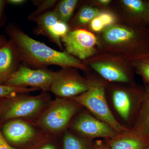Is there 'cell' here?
Returning a JSON list of instances; mask_svg holds the SVG:
<instances>
[{
  "label": "cell",
  "instance_id": "obj_1",
  "mask_svg": "<svg viewBox=\"0 0 149 149\" xmlns=\"http://www.w3.org/2000/svg\"><path fill=\"white\" fill-rule=\"evenodd\" d=\"M7 35L13 42L22 61L39 69L50 65L63 68L73 67L84 70L82 62L65 51L59 52L45 44L33 39L15 24L11 23L6 28Z\"/></svg>",
  "mask_w": 149,
  "mask_h": 149
},
{
  "label": "cell",
  "instance_id": "obj_2",
  "mask_svg": "<svg viewBox=\"0 0 149 149\" xmlns=\"http://www.w3.org/2000/svg\"><path fill=\"white\" fill-rule=\"evenodd\" d=\"M70 99L85 107L94 116L111 125L118 133L128 130L113 116L107 102L104 87L101 83L90 82L88 91Z\"/></svg>",
  "mask_w": 149,
  "mask_h": 149
},
{
  "label": "cell",
  "instance_id": "obj_3",
  "mask_svg": "<svg viewBox=\"0 0 149 149\" xmlns=\"http://www.w3.org/2000/svg\"><path fill=\"white\" fill-rule=\"evenodd\" d=\"M79 105L70 99H56L40 116L38 125L50 133L61 132L66 128L78 110Z\"/></svg>",
  "mask_w": 149,
  "mask_h": 149
},
{
  "label": "cell",
  "instance_id": "obj_4",
  "mask_svg": "<svg viewBox=\"0 0 149 149\" xmlns=\"http://www.w3.org/2000/svg\"><path fill=\"white\" fill-rule=\"evenodd\" d=\"M55 73L46 68L34 70L20 65L4 85L13 87L30 86L46 92L50 91Z\"/></svg>",
  "mask_w": 149,
  "mask_h": 149
},
{
  "label": "cell",
  "instance_id": "obj_5",
  "mask_svg": "<svg viewBox=\"0 0 149 149\" xmlns=\"http://www.w3.org/2000/svg\"><path fill=\"white\" fill-rule=\"evenodd\" d=\"M71 126L81 137L90 140L100 138L111 139L118 134L111 125L87 111L78 115Z\"/></svg>",
  "mask_w": 149,
  "mask_h": 149
},
{
  "label": "cell",
  "instance_id": "obj_6",
  "mask_svg": "<svg viewBox=\"0 0 149 149\" xmlns=\"http://www.w3.org/2000/svg\"><path fill=\"white\" fill-rule=\"evenodd\" d=\"M65 52L80 60H85L95 53L97 38L94 34L83 29L69 31L61 39Z\"/></svg>",
  "mask_w": 149,
  "mask_h": 149
},
{
  "label": "cell",
  "instance_id": "obj_7",
  "mask_svg": "<svg viewBox=\"0 0 149 149\" xmlns=\"http://www.w3.org/2000/svg\"><path fill=\"white\" fill-rule=\"evenodd\" d=\"M67 68L56 72L50 91L61 98L71 99L88 91L89 83Z\"/></svg>",
  "mask_w": 149,
  "mask_h": 149
},
{
  "label": "cell",
  "instance_id": "obj_8",
  "mask_svg": "<svg viewBox=\"0 0 149 149\" xmlns=\"http://www.w3.org/2000/svg\"><path fill=\"white\" fill-rule=\"evenodd\" d=\"M47 94L29 96L18 95L12 98L3 114L6 120L30 117L41 111L48 100Z\"/></svg>",
  "mask_w": 149,
  "mask_h": 149
},
{
  "label": "cell",
  "instance_id": "obj_9",
  "mask_svg": "<svg viewBox=\"0 0 149 149\" xmlns=\"http://www.w3.org/2000/svg\"><path fill=\"white\" fill-rule=\"evenodd\" d=\"M35 22L38 34L45 35L62 49L61 39L69 32L67 23L60 20L53 10L42 15Z\"/></svg>",
  "mask_w": 149,
  "mask_h": 149
},
{
  "label": "cell",
  "instance_id": "obj_10",
  "mask_svg": "<svg viewBox=\"0 0 149 149\" xmlns=\"http://www.w3.org/2000/svg\"><path fill=\"white\" fill-rule=\"evenodd\" d=\"M1 133L6 141L15 145L27 143L37 135L36 130L32 125L19 119L7 123Z\"/></svg>",
  "mask_w": 149,
  "mask_h": 149
},
{
  "label": "cell",
  "instance_id": "obj_11",
  "mask_svg": "<svg viewBox=\"0 0 149 149\" xmlns=\"http://www.w3.org/2000/svg\"><path fill=\"white\" fill-rule=\"evenodd\" d=\"M22 61L13 42L10 39L0 47V83H4L15 72Z\"/></svg>",
  "mask_w": 149,
  "mask_h": 149
},
{
  "label": "cell",
  "instance_id": "obj_12",
  "mask_svg": "<svg viewBox=\"0 0 149 149\" xmlns=\"http://www.w3.org/2000/svg\"><path fill=\"white\" fill-rule=\"evenodd\" d=\"M142 94L133 97L130 93L123 90H116L113 92V107L123 120L128 121L133 116H135Z\"/></svg>",
  "mask_w": 149,
  "mask_h": 149
},
{
  "label": "cell",
  "instance_id": "obj_13",
  "mask_svg": "<svg viewBox=\"0 0 149 149\" xmlns=\"http://www.w3.org/2000/svg\"><path fill=\"white\" fill-rule=\"evenodd\" d=\"M104 39L107 42L113 44L133 43L144 49V39L141 33L133 29L120 26H109L104 32Z\"/></svg>",
  "mask_w": 149,
  "mask_h": 149
},
{
  "label": "cell",
  "instance_id": "obj_14",
  "mask_svg": "<svg viewBox=\"0 0 149 149\" xmlns=\"http://www.w3.org/2000/svg\"><path fill=\"white\" fill-rule=\"evenodd\" d=\"M149 141V139L128 129L110 139L107 146L109 149H147Z\"/></svg>",
  "mask_w": 149,
  "mask_h": 149
},
{
  "label": "cell",
  "instance_id": "obj_15",
  "mask_svg": "<svg viewBox=\"0 0 149 149\" xmlns=\"http://www.w3.org/2000/svg\"><path fill=\"white\" fill-rule=\"evenodd\" d=\"M131 130L149 139V87L142 94Z\"/></svg>",
  "mask_w": 149,
  "mask_h": 149
},
{
  "label": "cell",
  "instance_id": "obj_16",
  "mask_svg": "<svg viewBox=\"0 0 149 149\" xmlns=\"http://www.w3.org/2000/svg\"><path fill=\"white\" fill-rule=\"evenodd\" d=\"M94 70L108 80L113 82H128V75L121 68L109 63L97 62L91 65Z\"/></svg>",
  "mask_w": 149,
  "mask_h": 149
},
{
  "label": "cell",
  "instance_id": "obj_17",
  "mask_svg": "<svg viewBox=\"0 0 149 149\" xmlns=\"http://www.w3.org/2000/svg\"><path fill=\"white\" fill-rule=\"evenodd\" d=\"M78 1L77 0H62L58 2L53 10L60 20L67 23L74 12Z\"/></svg>",
  "mask_w": 149,
  "mask_h": 149
},
{
  "label": "cell",
  "instance_id": "obj_18",
  "mask_svg": "<svg viewBox=\"0 0 149 149\" xmlns=\"http://www.w3.org/2000/svg\"><path fill=\"white\" fill-rule=\"evenodd\" d=\"M92 140L75 136L68 131L65 132L63 138V149H93Z\"/></svg>",
  "mask_w": 149,
  "mask_h": 149
},
{
  "label": "cell",
  "instance_id": "obj_19",
  "mask_svg": "<svg viewBox=\"0 0 149 149\" xmlns=\"http://www.w3.org/2000/svg\"><path fill=\"white\" fill-rule=\"evenodd\" d=\"M40 89L37 88H27L24 87H13L0 84V97L12 98L19 95L34 92Z\"/></svg>",
  "mask_w": 149,
  "mask_h": 149
},
{
  "label": "cell",
  "instance_id": "obj_20",
  "mask_svg": "<svg viewBox=\"0 0 149 149\" xmlns=\"http://www.w3.org/2000/svg\"><path fill=\"white\" fill-rule=\"evenodd\" d=\"M33 3L37 6L35 11L30 14L27 19L31 21H35L39 17L44 13L50 11L51 8H54L58 1L56 0H45V1H34Z\"/></svg>",
  "mask_w": 149,
  "mask_h": 149
},
{
  "label": "cell",
  "instance_id": "obj_21",
  "mask_svg": "<svg viewBox=\"0 0 149 149\" xmlns=\"http://www.w3.org/2000/svg\"><path fill=\"white\" fill-rule=\"evenodd\" d=\"M100 13L97 9L91 7H83L78 13L75 19V22L80 25L85 24L97 17Z\"/></svg>",
  "mask_w": 149,
  "mask_h": 149
},
{
  "label": "cell",
  "instance_id": "obj_22",
  "mask_svg": "<svg viewBox=\"0 0 149 149\" xmlns=\"http://www.w3.org/2000/svg\"><path fill=\"white\" fill-rule=\"evenodd\" d=\"M122 2L136 16L146 19L147 3L141 0H123Z\"/></svg>",
  "mask_w": 149,
  "mask_h": 149
},
{
  "label": "cell",
  "instance_id": "obj_23",
  "mask_svg": "<svg viewBox=\"0 0 149 149\" xmlns=\"http://www.w3.org/2000/svg\"><path fill=\"white\" fill-rule=\"evenodd\" d=\"M142 60L137 65L139 72L144 78L149 82V58Z\"/></svg>",
  "mask_w": 149,
  "mask_h": 149
},
{
  "label": "cell",
  "instance_id": "obj_24",
  "mask_svg": "<svg viewBox=\"0 0 149 149\" xmlns=\"http://www.w3.org/2000/svg\"><path fill=\"white\" fill-rule=\"evenodd\" d=\"M105 26L111 25L114 22V18L112 15L108 13H100L98 16Z\"/></svg>",
  "mask_w": 149,
  "mask_h": 149
},
{
  "label": "cell",
  "instance_id": "obj_25",
  "mask_svg": "<svg viewBox=\"0 0 149 149\" xmlns=\"http://www.w3.org/2000/svg\"><path fill=\"white\" fill-rule=\"evenodd\" d=\"M91 28L93 31L99 32L103 29L104 25L98 17L94 18L91 21Z\"/></svg>",
  "mask_w": 149,
  "mask_h": 149
},
{
  "label": "cell",
  "instance_id": "obj_26",
  "mask_svg": "<svg viewBox=\"0 0 149 149\" xmlns=\"http://www.w3.org/2000/svg\"><path fill=\"white\" fill-rule=\"evenodd\" d=\"M0 149H17L11 146L5 138L1 132L0 131Z\"/></svg>",
  "mask_w": 149,
  "mask_h": 149
},
{
  "label": "cell",
  "instance_id": "obj_27",
  "mask_svg": "<svg viewBox=\"0 0 149 149\" xmlns=\"http://www.w3.org/2000/svg\"><path fill=\"white\" fill-rule=\"evenodd\" d=\"M7 4L6 1L0 0V27L2 25L4 18V9L6 4Z\"/></svg>",
  "mask_w": 149,
  "mask_h": 149
},
{
  "label": "cell",
  "instance_id": "obj_28",
  "mask_svg": "<svg viewBox=\"0 0 149 149\" xmlns=\"http://www.w3.org/2000/svg\"><path fill=\"white\" fill-rule=\"evenodd\" d=\"M93 149H109L107 145H105L102 141H96L93 145Z\"/></svg>",
  "mask_w": 149,
  "mask_h": 149
},
{
  "label": "cell",
  "instance_id": "obj_29",
  "mask_svg": "<svg viewBox=\"0 0 149 149\" xmlns=\"http://www.w3.org/2000/svg\"><path fill=\"white\" fill-rule=\"evenodd\" d=\"M7 3L13 5H19L26 2L25 0H7Z\"/></svg>",
  "mask_w": 149,
  "mask_h": 149
},
{
  "label": "cell",
  "instance_id": "obj_30",
  "mask_svg": "<svg viewBox=\"0 0 149 149\" xmlns=\"http://www.w3.org/2000/svg\"><path fill=\"white\" fill-rule=\"evenodd\" d=\"M7 40L4 35H0V47L7 42Z\"/></svg>",
  "mask_w": 149,
  "mask_h": 149
},
{
  "label": "cell",
  "instance_id": "obj_31",
  "mask_svg": "<svg viewBox=\"0 0 149 149\" xmlns=\"http://www.w3.org/2000/svg\"><path fill=\"white\" fill-rule=\"evenodd\" d=\"M40 149H56L53 145L51 144H47L41 147Z\"/></svg>",
  "mask_w": 149,
  "mask_h": 149
},
{
  "label": "cell",
  "instance_id": "obj_32",
  "mask_svg": "<svg viewBox=\"0 0 149 149\" xmlns=\"http://www.w3.org/2000/svg\"><path fill=\"white\" fill-rule=\"evenodd\" d=\"M145 20L149 22V2L147 3V13Z\"/></svg>",
  "mask_w": 149,
  "mask_h": 149
},
{
  "label": "cell",
  "instance_id": "obj_33",
  "mask_svg": "<svg viewBox=\"0 0 149 149\" xmlns=\"http://www.w3.org/2000/svg\"><path fill=\"white\" fill-rule=\"evenodd\" d=\"M99 1V2L101 3L102 4L107 5L109 3L111 2V1H109V0H100Z\"/></svg>",
  "mask_w": 149,
  "mask_h": 149
},
{
  "label": "cell",
  "instance_id": "obj_34",
  "mask_svg": "<svg viewBox=\"0 0 149 149\" xmlns=\"http://www.w3.org/2000/svg\"><path fill=\"white\" fill-rule=\"evenodd\" d=\"M147 149H149V141L148 144V147H147Z\"/></svg>",
  "mask_w": 149,
  "mask_h": 149
},
{
  "label": "cell",
  "instance_id": "obj_35",
  "mask_svg": "<svg viewBox=\"0 0 149 149\" xmlns=\"http://www.w3.org/2000/svg\"><path fill=\"white\" fill-rule=\"evenodd\" d=\"M148 58H149V56H148Z\"/></svg>",
  "mask_w": 149,
  "mask_h": 149
}]
</instances>
